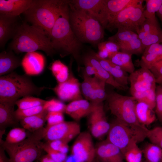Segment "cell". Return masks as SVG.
Returning a JSON list of instances; mask_svg holds the SVG:
<instances>
[{
	"instance_id": "obj_24",
	"label": "cell",
	"mask_w": 162,
	"mask_h": 162,
	"mask_svg": "<svg viewBox=\"0 0 162 162\" xmlns=\"http://www.w3.org/2000/svg\"><path fill=\"white\" fill-rule=\"evenodd\" d=\"M22 61L13 51H4L0 53V76L7 75L21 65Z\"/></svg>"
},
{
	"instance_id": "obj_7",
	"label": "cell",
	"mask_w": 162,
	"mask_h": 162,
	"mask_svg": "<svg viewBox=\"0 0 162 162\" xmlns=\"http://www.w3.org/2000/svg\"><path fill=\"white\" fill-rule=\"evenodd\" d=\"M148 130L145 125H129L116 118L110 124L106 140L123 154L132 144L141 142L147 138Z\"/></svg>"
},
{
	"instance_id": "obj_47",
	"label": "cell",
	"mask_w": 162,
	"mask_h": 162,
	"mask_svg": "<svg viewBox=\"0 0 162 162\" xmlns=\"http://www.w3.org/2000/svg\"><path fill=\"white\" fill-rule=\"evenodd\" d=\"M66 105L61 101L52 99L47 100L44 105V109L48 112H64Z\"/></svg>"
},
{
	"instance_id": "obj_10",
	"label": "cell",
	"mask_w": 162,
	"mask_h": 162,
	"mask_svg": "<svg viewBox=\"0 0 162 162\" xmlns=\"http://www.w3.org/2000/svg\"><path fill=\"white\" fill-rule=\"evenodd\" d=\"M92 136L88 132H82L75 141L71 154L78 162H92L95 158V147Z\"/></svg>"
},
{
	"instance_id": "obj_38",
	"label": "cell",
	"mask_w": 162,
	"mask_h": 162,
	"mask_svg": "<svg viewBox=\"0 0 162 162\" xmlns=\"http://www.w3.org/2000/svg\"><path fill=\"white\" fill-rule=\"evenodd\" d=\"M137 144L133 143L123 153L124 160L126 162H142V151L139 147Z\"/></svg>"
},
{
	"instance_id": "obj_49",
	"label": "cell",
	"mask_w": 162,
	"mask_h": 162,
	"mask_svg": "<svg viewBox=\"0 0 162 162\" xmlns=\"http://www.w3.org/2000/svg\"><path fill=\"white\" fill-rule=\"evenodd\" d=\"M144 47L162 42V29L148 34L141 40Z\"/></svg>"
},
{
	"instance_id": "obj_51",
	"label": "cell",
	"mask_w": 162,
	"mask_h": 162,
	"mask_svg": "<svg viewBox=\"0 0 162 162\" xmlns=\"http://www.w3.org/2000/svg\"><path fill=\"white\" fill-rule=\"evenodd\" d=\"M53 149L61 153L67 154L69 151L68 143L61 140H55L46 142Z\"/></svg>"
},
{
	"instance_id": "obj_35",
	"label": "cell",
	"mask_w": 162,
	"mask_h": 162,
	"mask_svg": "<svg viewBox=\"0 0 162 162\" xmlns=\"http://www.w3.org/2000/svg\"><path fill=\"white\" fill-rule=\"evenodd\" d=\"M156 87H154L144 92H133L130 94L137 101L144 102L154 110L156 106Z\"/></svg>"
},
{
	"instance_id": "obj_22",
	"label": "cell",
	"mask_w": 162,
	"mask_h": 162,
	"mask_svg": "<svg viewBox=\"0 0 162 162\" xmlns=\"http://www.w3.org/2000/svg\"><path fill=\"white\" fill-rule=\"evenodd\" d=\"M33 0H0V14L19 16L31 6Z\"/></svg>"
},
{
	"instance_id": "obj_36",
	"label": "cell",
	"mask_w": 162,
	"mask_h": 162,
	"mask_svg": "<svg viewBox=\"0 0 162 162\" xmlns=\"http://www.w3.org/2000/svg\"><path fill=\"white\" fill-rule=\"evenodd\" d=\"M97 46L98 51L96 54L102 58L108 59L112 54L120 50L119 47L117 44L108 40L99 43Z\"/></svg>"
},
{
	"instance_id": "obj_15",
	"label": "cell",
	"mask_w": 162,
	"mask_h": 162,
	"mask_svg": "<svg viewBox=\"0 0 162 162\" xmlns=\"http://www.w3.org/2000/svg\"><path fill=\"white\" fill-rule=\"evenodd\" d=\"M95 147L96 158L99 162H125L121 150L106 139Z\"/></svg>"
},
{
	"instance_id": "obj_21",
	"label": "cell",
	"mask_w": 162,
	"mask_h": 162,
	"mask_svg": "<svg viewBox=\"0 0 162 162\" xmlns=\"http://www.w3.org/2000/svg\"><path fill=\"white\" fill-rule=\"evenodd\" d=\"M142 0H106L104 8V28L120 11L127 7Z\"/></svg>"
},
{
	"instance_id": "obj_48",
	"label": "cell",
	"mask_w": 162,
	"mask_h": 162,
	"mask_svg": "<svg viewBox=\"0 0 162 162\" xmlns=\"http://www.w3.org/2000/svg\"><path fill=\"white\" fill-rule=\"evenodd\" d=\"M155 96V112L158 119L162 124V86L160 85H156Z\"/></svg>"
},
{
	"instance_id": "obj_17",
	"label": "cell",
	"mask_w": 162,
	"mask_h": 162,
	"mask_svg": "<svg viewBox=\"0 0 162 162\" xmlns=\"http://www.w3.org/2000/svg\"><path fill=\"white\" fill-rule=\"evenodd\" d=\"M21 65L27 75H37L44 69L45 59L42 55L36 52L27 53L22 61Z\"/></svg>"
},
{
	"instance_id": "obj_34",
	"label": "cell",
	"mask_w": 162,
	"mask_h": 162,
	"mask_svg": "<svg viewBox=\"0 0 162 162\" xmlns=\"http://www.w3.org/2000/svg\"><path fill=\"white\" fill-rule=\"evenodd\" d=\"M147 162H162V148L151 143H147L142 150Z\"/></svg>"
},
{
	"instance_id": "obj_40",
	"label": "cell",
	"mask_w": 162,
	"mask_h": 162,
	"mask_svg": "<svg viewBox=\"0 0 162 162\" xmlns=\"http://www.w3.org/2000/svg\"><path fill=\"white\" fill-rule=\"evenodd\" d=\"M26 129L23 128H15L8 133L4 142L9 144L17 143L22 141L27 137Z\"/></svg>"
},
{
	"instance_id": "obj_45",
	"label": "cell",
	"mask_w": 162,
	"mask_h": 162,
	"mask_svg": "<svg viewBox=\"0 0 162 162\" xmlns=\"http://www.w3.org/2000/svg\"><path fill=\"white\" fill-rule=\"evenodd\" d=\"M162 59V56L154 54H143L139 61L141 68H150L156 62Z\"/></svg>"
},
{
	"instance_id": "obj_26",
	"label": "cell",
	"mask_w": 162,
	"mask_h": 162,
	"mask_svg": "<svg viewBox=\"0 0 162 162\" xmlns=\"http://www.w3.org/2000/svg\"><path fill=\"white\" fill-rule=\"evenodd\" d=\"M48 113L44 110L38 114L20 119L19 122L23 128L33 132L44 127Z\"/></svg>"
},
{
	"instance_id": "obj_27",
	"label": "cell",
	"mask_w": 162,
	"mask_h": 162,
	"mask_svg": "<svg viewBox=\"0 0 162 162\" xmlns=\"http://www.w3.org/2000/svg\"><path fill=\"white\" fill-rule=\"evenodd\" d=\"M132 55L130 54L119 51L112 54L108 59L130 74L135 70L132 60Z\"/></svg>"
},
{
	"instance_id": "obj_42",
	"label": "cell",
	"mask_w": 162,
	"mask_h": 162,
	"mask_svg": "<svg viewBox=\"0 0 162 162\" xmlns=\"http://www.w3.org/2000/svg\"><path fill=\"white\" fill-rule=\"evenodd\" d=\"M146 8L143 14L146 18L155 16V13L159 10L162 5V0H146Z\"/></svg>"
},
{
	"instance_id": "obj_28",
	"label": "cell",
	"mask_w": 162,
	"mask_h": 162,
	"mask_svg": "<svg viewBox=\"0 0 162 162\" xmlns=\"http://www.w3.org/2000/svg\"><path fill=\"white\" fill-rule=\"evenodd\" d=\"M139 3L130 5L122 10L110 21L106 28L112 30L121 27L124 28L132 11Z\"/></svg>"
},
{
	"instance_id": "obj_12",
	"label": "cell",
	"mask_w": 162,
	"mask_h": 162,
	"mask_svg": "<svg viewBox=\"0 0 162 162\" xmlns=\"http://www.w3.org/2000/svg\"><path fill=\"white\" fill-rule=\"evenodd\" d=\"M89 116L88 123L91 134L96 138H100L107 134L110 124L106 119L102 103L94 104Z\"/></svg>"
},
{
	"instance_id": "obj_25",
	"label": "cell",
	"mask_w": 162,
	"mask_h": 162,
	"mask_svg": "<svg viewBox=\"0 0 162 162\" xmlns=\"http://www.w3.org/2000/svg\"><path fill=\"white\" fill-rule=\"evenodd\" d=\"M135 112L139 123L145 126L150 125L156 119V116L154 110L144 102L136 101Z\"/></svg>"
},
{
	"instance_id": "obj_8",
	"label": "cell",
	"mask_w": 162,
	"mask_h": 162,
	"mask_svg": "<svg viewBox=\"0 0 162 162\" xmlns=\"http://www.w3.org/2000/svg\"><path fill=\"white\" fill-rule=\"evenodd\" d=\"M106 100L111 113L116 118L131 125H143L139 123L136 116V101L133 97L112 92L107 94Z\"/></svg>"
},
{
	"instance_id": "obj_52",
	"label": "cell",
	"mask_w": 162,
	"mask_h": 162,
	"mask_svg": "<svg viewBox=\"0 0 162 162\" xmlns=\"http://www.w3.org/2000/svg\"><path fill=\"white\" fill-rule=\"evenodd\" d=\"M82 64L84 67L83 70L82 76H96V71L93 66L87 60L82 57Z\"/></svg>"
},
{
	"instance_id": "obj_58",
	"label": "cell",
	"mask_w": 162,
	"mask_h": 162,
	"mask_svg": "<svg viewBox=\"0 0 162 162\" xmlns=\"http://www.w3.org/2000/svg\"><path fill=\"white\" fill-rule=\"evenodd\" d=\"M156 83L162 86V79L156 81Z\"/></svg>"
},
{
	"instance_id": "obj_32",
	"label": "cell",
	"mask_w": 162,
	"mask_h": 162,
	"mask_svg": "<svg viewBox=\"0 0 162 162\" xmlns=\"http://www.w3.org/2000/svg\"><path fill=\"white\" fill-rule=\"evenodd\" d=\"M162 29L160 27L156 16L146 18L136 32L141 40L147 35Z\"/></svg>"
},
{
	"instance_id": "obj_37",
	"label": "cell",
	"mask_w": 162,
	"mask_h": 162,
	"mask_svg": "<svg viewBox=\"0 0 162 162\" xmlns=\"http://www.w3.org/2000/svg\"><path fill=\"white\" fill-rule=\"evenodd\" d=\"M119 47L120 51L132 55L143 54L145 49L139 38L120 45Z\"/></svg>"
},
{
	"instance_id": "obj_33",
	"label": "cell",
	"mask_w": 162,
	"mask_h": 162,
	"mask_svg": "<svg viewBox=\"0 0 162 162\" xmlns=\"http://www.w3.org/2000/svg\"><path fill=\"white\" fill-rule=\"evenodd\" d=\"M50 69L58 83L63 82L68 78L69 74V68L59 60L53 62Z\"/></svg>"
},
{
	"instance_id": "obj_43",
	"label": "cell",
	"mask_w": 162,
	"mask_h": 162,
	"mask_svg": "<svg viewBox=\"0 0 162 162\" xmlns=\"http://www.w3.org/2000/svg\"><path fill=\"white\" fill-rule=\"evenodd\" d=\"M147 138L151 143L162 148V127H156L148 129Z\"/></svg>"
},
{
	"instance_id": "obj_18",
	"label": "cell",
	"mask_w": 162,
	"mask_h": 162,
	"mask_svg": "<svg viewBox=\"0 0 162 162\" xmlns=\"http://www.w3.org/2000/svg\"><path fill=\"white\" fill-rule=\"evenodd\" d=\"M94 105V103L86 99L75 100L66 105L64 112L74 120L78 121L90 113Z\"/></svg>"
},
{
	"instance_id": "obj_57",
	"label": "cell",
	"mask_w": 162,
	"mask_h": 162,
	"mask_svg": "<svg viewBox=\"0 0 162 162\" xmlns=\"http://www.w3.org/2000/svg\"><path fill=\"white\" fill-rule=\"evenodd\" d=\"M156 14L162 24V5L159 10L156 13Z\"/></svg>"
},
{
	"instance_id": "obj_9",
	"label": "cell",
	"mask_w": 162,
	"mask_h": 162,
	"mask_svg": "<svg viewBox=\"0 0 162 162\" xmlns=\"http://www.w3.org/2000/svg\"><path fill=\"white\" fill-rule=\"evenodd\" d=\"M73 60L70 59L69 68V74L68 79L64 82L58 83L51 88L62 100L72 101L83 99L81 90V83L74 76L72 70Z\"/></svg>"
},
{
	"instance_id": "obj_31",
	"label": "cell",
	"mask_w": 162,
	"mask_h": 162,
	"mask_svg": "<svg viewBox=\"0 0 162 162\" xmlns=\"http://www.w3.org/2000/svg\"><path fill=\"white\" fill-rule=\"evenodd\" d=\"M138 38L137 34L124 28H118L117 33L109 37L108 40L112 42L118 46Z\"/></svg>"
},
{
	"instance_id": "obj_23",
	"label": "cell",
	"mask_w": 162,
	"mask_h": 162,
	"mask_svg": "<svg viewBox=\"0 0 162 162\" xmlns=\"http://www.w3.org/2000/svg\"><path fill=\"white\" fill-rule=\"evenodd\" d=\"M94 54L102 67L110 74L118 83L122 86L128 87L129 76L128 73L108 59H104L99 57L95 52Z\"/></svg>"
},
{
	"instance_id": "obj_53",
	"label": "cell",
	"mask_w": 162,
	"mask_h": 162,
	"mask_svg": "<svg viewBox=\"0 0 162 162\" xmlns=\"http://www.w3.org/2000/svg\"><path fill=\"white\" fill-rule=\"evenodd\" d=\"M156 80L162 79V59L154 64L149 69Z\"/></svg>"
},
{
	"instance_id": "obj_41",
	"label": "cell",
	"mask_w": 162,
	"mask_h": 162,
	"mask_svg": "<svg viewBox=\"0 0 162 162\" xmlns=\"http://www.w3.org/2000/svg\"><path fill=\"white\" fill-rule=\"evenodd\" d=\"M95 92L98 103H102L106 100L107 94L105 90V81L96 76H93Z\"/></svg>"
},
{
	"instance_id": "obj_20",
	"label": "cell",
	"mask_w": 162,
	"mask_h": 162,
	"mask_svg": "<svg viewBox=\"0 0 162 162\" xmlns=\"http://www.w3.org/2000/svg\"><path fill=\"white\" fill-rule=\"evenodd\" d=\"M15 103L0 101V131L5 132L7 128L16 125L19 122L15 115Z\"/></svg>"
},
{
	"instance_id": "obj_46",
	"label": "cell",
	"mask_w": 162,
	"mask_h": 162,
	"mask_svg": "<svg viewBox=\"0 0 162 162\" xmlns=\"http://www.w3.org/2000/svg\"><path fill=\"white\" fill-rule=\"evenodd\" d=\"M44 105L23 110L17 109L15 110L16 116L19 121L23 118L38 114L44 110Z\"/></svg>"
},
{
	"instance_id": "obj_5",
	"label": "cell",
	"mask_w": 162,
	"mask_h": 162,
	"mask_svg": "<svg viewBox=\"0 0 162 162\" xmlns=\"http://www.w3.org/2000/svg\"><path fill=\"white\" fill-rule=\"evenodd\" d=\"M47 88L38 87L26 74L13 72L0 77V101L16 102L21 97L39 95Z\"/></svg>"
},
{
	"instance_id": "obj_44",
	"label": "cell",
	"mask_w": 162,
	"mask_h": 162,
	"mask_svg": "<svg viewBox=\"0 0 162 162\" xmlns=\"http://www.w3.org/2000/svg\"><path fill=\"white\" fill-rule=\"evenodd\" d=\"M42 146L49 156L55 162H65L67 157V154L56 151L51 148L47 142H42Z\"/></svg>"
},
{
	"instance_id": "obj_50",
	"label": "cell",
	"mask_w": 162,
	"mask_h": 162,
	"mask_svg": "<svg viewBox=\"0 0 162 162\" xmlns=\"http://www.w3.org/2000/svg\"><path fill=\"white\" fill-rule=\"evenodd\" d=\"M64 121L63 112H48L46 118L47 126L57 124Z\"/></svg>"
},
{
	"instance_id": "obj_19",
	"label": "cell",
	"mask_w": 162,
	"mask_h": 162,
	"mask_svg": "<svg viewBox=\"0 0 162 162\" xmlns=\"http://www.w3.org/2000/svg\"><path fill=\"white\" fill-rule=\"evenodd\" d=\"M82 57L87 60L93 66L96 71V76L115 88L121 90L125 91L128 87L122 86L118 83L110 74L101 65L97 59L94 52H89L84 55Z\"/></svg>"
},
{
	"instance_id": "obj_2",
	"label": "cell",
	"mask_w": 162,
	"mask_h": 162,
	"mask_svg": "<svg viewBox=\"0 0 162 162\" xmlns=\"http://www.w3.org/2000/svg\"><path fill=\"white\" fill-rule=\"evenodd\" d=\"M8 48L9 50L17 54L38 50L43 51L50 56L56 53L52 46L49 36L44 31L26 22L21 23Z\"/></svg>"
},
{
	"instance_id": "obj_11",
	"label": "cell",
	"mask_w": 162,
	"mask_h": 162,
	"mask_svg": "<svg viewBox=\"0 0 162 162\" xmlns=\"http://www.w3.org/2000/svg\"><path fill=\"white\" fill-rule=\"evenodd\" d=\"M46 128L44 139L47 142L58 140L68 143L81 132L80 124L73 121H64Z\"/></svg>"
},
{
	"instance_id": "obj_3",
	"label": "cell",
	"mask_w": 162,
	"mask_h": 162,
	"mask_svg": "<svg viewBox=\"0 0 162 162\" xmlns=\"http://www.w3.org/2000/svg\"><path fill=\"white\" fill-rule=\"evenodd\" d=\"M66 0H33L23 13L26 22L41 29L49 36Z\"/></svg>"
},
{
	"instance_id": "obj_55",
	"label": "cell",
	"mask_w": 162,
	"mask_h": 162,
	"mask_svg": "<svg viewBox=\"0 0 162 162\" xmlns=\"http://www.w3.org/2000/svg\"><path fill=\"white\" fill-rule=\"evenodd\" d=\"M5 151L1 146L0 147V162H12L10 158H8L5 154Z\"/></svg>"
},
{
	"instance_id": "obj_59",
	"label": "cell",
	"mask_w": 162,
	"mask_h": 162,
	"mask_svg": "<svg viewBox=\"0 0 162 162\" xmlns=\"http://www.w3.org/2000/svg\"><path fill=\"white\" fill-rule=\"evenodd\" d=\"M92 162H99L97 158L95 157V158Z\"/></svg>"
},
{
	"instance_id": "obj_56",
	"label": "cell",
	"mask_w": 162,
	"mask_h": 162,
	"mask_svg": "<svg viewBox=\"0 0 162 162\" xmlns=\"http://www.w3.org/2000/svg\"><path fill=\"white\" fill-rule=\"evenodd\" d=\"M40 162H55L47 154L44 155L41 158Z\"/></svg>"
},
{
	"instance_id": "obj_4",
	"label": "cell",
	"mask_w": 162,
	"mask_h": 162,
	"mask_svg": "<svg viewBox=\"0 0 162 162\" xmlns=\"http://www.w3.org/2000/svg\"><path fill=\"white\" fill-rule=\"evenodd\" d=\"M69 21L75 36L82 44L98 46L104 37V28L100 22L84 11L74 8L69 0Z\"/></svg>"
},
{
	"instance_id": "obj_14",
	"label": "cell",
	"mask_w": 162,
	"mask_h": 162,
	"mask_svg": "<svg viewBox=\"0 0 162 162\" xmlns=\"http://www.w3.org/2000/svg\"><path fill=\"white\" fill-rule=\"evenodd\" d=\"M106 1L71 0H69V2L75 8L84 11L88 15L99 21L103 28L104 8Z\"/></svg>"
},
{
	"instance_id": "obj_13",
	"label": "cell",
	"mask_w": 162,
	"mask_h": 162,
	"mask_svg": "<svg viewBox=\"0 0 162 162\" xmlns=\"http://www.w3.org/2000/svg\"><path fill=\"white\" fill-rule=\"evenodd\" d=\"M130 92H142L156 87V79L149 69L141 68L129 76Z\"/></svg>"
},
{
	"instance_id": "obj_61",
	"label": "cell",
	"mask_w": 162,
	"mask_h": 162,
	"mask_svg": "<svg viewBox=\"0 0 162 162\" xmlns=\"http://www.w3.org/2000/svg\"><path fill=\"white\" fill-rule=\"evenodd\" d=\"M65 162H70V161H67L66 160V161H65Z\"/></svg>"
},
{
	"instance_id": "obj_60",
	"label": "cell",
	"mask_w": 162,
	"mask_h": 162,
	"mask_svg": "<svg viewBox=\"0 0 162 162\" xmlns=\"http://www.w3.org/2000/svg\"><path fill=\"white\" fill-rule=\"evenodd\" d=\"M142 162H147L146 161L144 160V161H142Z\"/></svg>"
},
{
	"instance_id": "obj_39",
	"label": "cell",
	"mask_w": 162,
	"mask_h": 162,
	"mask_svg": "<svg viewBox=\"0 0 162 162\" xmlns=\"http://www.w3.org/2000/svg\"><path fill=\"white\" fill-rule=\"evenodd\" d=\"M47 100L31 96L23 97L16 103L18 109L21 110L32 108L44 105Z\"/></svg>"
},
{
	"instance_id": "obj_54",
	"label": "cell",
	"mask_w": 162,
	"mask_h": 162,
	"mask_svg": "<svg viewBox=\"0 0 162 162\" xmlns=\"http://www.w3.org/2000/svg\"><path fill=\"white\" fill-rule=\"evenodd\" d=\"M154 54L162 56V44H155L146 47L143 54Z\"/></svg>"
},
{
	"instance_id": "obj_29",
	"label": "cell",
	"mask_w": 162,
	"mask_h": 162,
	"mask_svg": "<svg viewBox=\"0 0 162 162\" xmlns=\"http://www.w3.org/2000/svg\"><path fill=\"white\" fill-rule=\"evenodd\" d=\"M142 0L138 4L132 11L128 22L124 28L136 33L146 19L143 14L144 8Z\"/></svg>"
},
{
	"instance_id": "obj_16",
	"label": "cell",
	"mask_w": 162,
	"mask_h": 162,
	"mask_svg": "<svg viewBox=\"0 0 162 162\" xmlns=\"http://www.w3.org/2000/svg\"><path fill=\"white\" fill-rule=\"evenodd\" d=\"M19 16L0 14V47H4L7 42L14 37L20 23Z\"/></svg>"
},
{
	"instance_id": "obj_30",
	"label": "cell",
	"mask_w": 162,
	"mask_h": 162,
	"mask_svg": "<svg viewBox=\"0 0 162 162\" xmlns=\"http://www.w3.org/2000/svg\"><path fill=\"white\" fill-rule=\"evenodd\" d=\"M83 81L81 83L82 94L85 99L94 104H98L96 96L93 76H82Z\"/></svg>"
},
{
	"instance_id": "obj_1",
	"label": "cell",
	"mask_w": 162,
	"mask_h": 162,
	"mask_svg": "<svg viewBox=\"0 0 162 162\" xmlns=\"http://www.w3.org/2000/svg\"><path fill=\"white\" fill-rule=\"evenodd\" d=\"M69 0L64 5L52 28L49 37L52 46L55 52L61 57L70 55L76 62L78 71L81 68V52L83 44L73 32L69 21Z\"/></svg>"
},
{
	"instance_id": "obj_6",
	"label": "cell",
	"mask_w": 162,
	"mask_h": 162,
	"mask_svg": "<svg viewBox=\"0 0 162 162\" xmlns=\"http://www.w3.org/2000/svg\"><path fill=\"white\" fill-rule=\"evenodd\" d=\"M46 131L44 127L32 132L21 142L9 144L0 142L8 154L12 162H33L38 158L44 151L41 140L44 139Z\"/></svg>"
}]
</instances>
